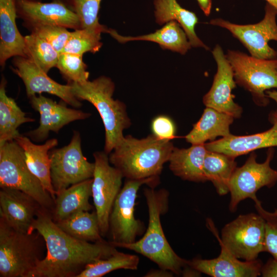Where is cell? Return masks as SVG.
Instances as JSON below:
<instances>
[{
    "mask_svg": "<svg viewBox=\"0 0 277 277\" xmlns=\"http://www.w3.org/2000/svg\"><path fill=\"white\" fill-rule=\"evenodd\" d=\"M34 231L44 238L47 253L27 277H77L88 264L118 251L105 240L90 242L68 234L43 208L38 211L29 232Z\"/></svg>",
    "mask_w": 277,
    "mask_h": 277,
    "instance_id": "cell-1",
    "label": "cell"
},
{
    "mask_svg": "<svg viewBox=\"0 0 277 277\" xmlns=\"http://www.w3.org/2000/svg\"><path fill=\"white\" fill-rule=\"evenodd\" d=\"M144 194L148 209L149 222L142 238L131 243L118 244L115 247L128 249L141 254L155 263L159 268L181 275L188 260L179 256L169 245L161 225V216L168 207V192L162 189L145 188Z\"/></svg>",
    "mask_w": 277,
    "mask_h": 277,
    "instance_id": "cell-2",
    "label": "cell"
},
{
    "mask_svg": "<svg viewBox=\"0 0 277 277\" xmlns=\"http://www.w3.org/2000/svg\"><path fill=\"white\" fill-rule=\"evenodd\" d=\"M173 148L171 141L153 134L141 139L128 135L109 153V160L127 179L157 176L169 161Z\"/></svg>",
    "mask_w": 277,
    "mask_h": 277,
    "instance_id": "cell-3",
    "label": "cell"
},
{
    "mask_svg": "<svg viewBox=\"0 0 277 277\" xmlns=\"http://www.w3.org/2000/svg\"><path fill=\"white\" fill-rule=\"evenodd\" d=\"M68 84L78 100L90 102L98 111L105 128L104 151L109 154L124 137V130L131 124L125 104L112 97L114 83L102 76L92 81Z\"/></svg>",
    "mask_w": 277,
    "mask_h": 277,
    "instance_id": "cell-4",
    "label": "cell"
},
{
    "mask_svg": "<svg viewBox=\"0 0 277 277\" xmlns=\"http://www.w3.org/2000/svg\"><path fill=\"white\" fill-rule=\"evenodd\" d=\"M44 242L37 231H18L0 218V276L27 277L43 259Z\"/></svg>",
    "mask_w": 277,
    "mask_h": 277,
    "instance_id": "cell-5",
    "label": "cell"
},
{
    "mask_svg": "<svg viewBox=\"0 0 277 277\" xmlns=\"http://www.w3.org/2000/svg\"><path fill=\"white\" fill-rule=\"evenodd\" d=\"M0 187L19 190L50 212L54 200L29 169L24 151L15 140L0 144Z\"/></svg>",
    "mask_w": 277,
    "mask_h": 277,
    "instance_id": "cell-6",
    "label": "cell"
},
{
    "mask_svg": "<svg viewBox=\"0 0 277 277\" xmlns=\"http://www.w3.org/2000/svg\"><path fill=\"white\" fill-rule=\"evenodd\" d=\"M160 182L159 176L127 179L113 203L109 219V231L112 245L131 243L144 231V225L134 215L137 191L143 185L154 188Z\"/></svg>",
    "mask_w": 277,
    "mask_h": 277,
    "instance_id": "cell-7",
    "label": "cell"
},
{
    "mask_svg": "<svg viewBox=\"0 0 277 277\" xmlns=\"http://www.w3.org/2000/svg\"><path fill=\"white\" fill-rule=\"evenodd\" d=\"M226 56L236 83L250 92L256 105L266 106L269 100L266 91L277 88V60L260 59L234 50H228Z\"/></svg>",
    "mask_w": 277,
    "mask_h": 277,
    "instance_id": "cell-8",
    "label": "cell"
},
{
    "mask_svg": "<svg viewBox=\"0 0 277 277\" xmlns=\"http://www.w3.org/2000/svg\"><path fill=\"white\" fill-rule=\"evenodd\" d=\"M81 144L80 132L74 130L67 145L50 150V177L56 194L71 185L92 179L94 162L87 161Z\"/></svg>",
    "mask_w": 277,
    "mask_h": 277,
    "instance_id": "cell-9",
    "label": "cell"
},
{
    "mask_svg": "<svg viewBox=\"0 0 277 277\" xmlns=\"http://www.w3.org/2000/svg\"><path fill=\"white\" fill-rule=\"evenodd\" d=\"M265 225L259 213L240 214L224 226L220 239L238 259L254 261L265 251Z\"/></svg>",
    "mask_w": 277,
    "mask_h": 277,
    "instance_id": "cell-10",
    "label": "cell"
},
{
    "mask_svg": "<svg viewBox=\"0 0 277 277\" xmlns=\"http://www.w3.org/2000/svg\"><path fill=\"white\" fill-rule=\"evenodd\" d=\"M273 147L269 148L265 161L256 162V154L252 151L244 164L236 167L230 179L229 209L236 211L239 204L245 199H256V193L263 187L271 188L277 182V170L272 169L270 162L274 155Z\"/></svg>",
    "mask_w": 277,
    "mask_h": 277,
    "instance_id": "cell-11",
    "label": "cell"
},
{
    "mask_svg": "<svg viewBox=\"0 0 277 277\" xmlns=\"http://www.w3.org/2000/svg\"><path fill=\"white\" fill-rule=\"evenodd\" d=\"M94 170L92 197L97 216L101 234L109 231V219L114 201L120 192L124 177L121 172L110 164L109 155L104 151L93 153Z\"/></svg>",
    "mask_w": 277,
    "mask_h": 277,
    "instance_id": "cell-12",
    "label": "cell"
},
{
    "mask_svg": "<svg viewBox=\"0 0 277 277\" xmlns=\"http://www.w3.org/2000/svg\"><path fill=\"white\" fill-rule=\"evenodd\" d=\"M276 10L267 3L264 18L259 23L238 25L222 18H214L210 24L229 30L248 50L252 56L260 59H275L277 52L268 45L270 40L277 41Z\"/></svg>",
    "mask_w": 277,
    "mask_h": 277,
    "instance_id": "cell-13",
    "label": "cell"
},
{
    "mask_svg": "<svg viewBox=\"0 0 277 277\" xmlns=\"http://www.w3.org/2000/svg\"><path fill=\"white\" fill-rule=\"evenodd\" d=\"M206 223L219 241L221 252L217 258L212 259L195 258L188 260L190 267L212 277H256L261 275L263 264L260 260L240 261L223 244L212 220L207 219Z\"/></svg>",
    "mask_w": 277,
    "mask_h": 277,
    "instance_id": "cell-14",
    "label": "cell"
},
{
    "mask_svg": "<svg viewBox=\"0 0 277 277\" xmlns=\"http://www.w3.org/2000/svg\"><path fill=\"white\" fill-rule=\"evenodd\" d=\"M212 53L217 64V71L210 90L203 97V103L206 107L239 118L243 109L234 102L231 93L236 84L232 67L220 46L216 45Z\"/></svg>",
    "mask_w": 277,
    "mask_h": 277,
    "instance_id": "cell-15",
    "label": "cell"
},
{
    "mask_svg": "<svg viewBox=\"0 0 277 277\" xmlns=\"http://www.w3.org/2000/svg\"><path fill=\"white\" fill-rule=\"evenodd\" d=\"M29 99L32 108L39 114V122L36 128L25 135L35 142L45 141L50 131L57 133L66 125L91 116L90 113L68 108L41 94L33 95Z\"/></svg>",
    "mask_w": 277,
    "mask_h": 277,
    "instance_id": "cell-16",
    "label": "cell"
},
{
    "mask_svg": "<svg viewBox=\"0 0 277 277\" xmlns=\"http://www.w3.org/2000/svg\"><path fill=\"white\" fill-rule=\"evenodd\" d=\"M13 71L23 81L26 94L29 98L43 92L60 97L66 103L74 108L82 106L71 90V86L59 84L50 77L33 62L23 56H15L13 60Z\"/></svg>",
    "mask_w": 277,
    "mask_h": 277,
    "instance_id": "cell-17",
    "label": "cell"
},
{
    "mask_svg": "<svg viewBox=\"0 0 277 277\" xmlns=\"http://www.w3.org/2000/svg\"><path fill=\"white\" fill-rule=\"evenodd\" d=\"M17 14L29 27L49 25L74 30L81 29L75 12L61 2L42 3L34 0H15Z\"/></svg>",
    "mask_w": 277,
    "mask_h": 277,
    "instance_id": "cell-18",
    "label": "cell"
},
{
    "mask_svg": "<svg viewBox=\"0 0 277 277\" xmlns=\"http://www.w3.org/2000/svg\"><path fill=\"white\" fill-rule=\"evenodd\" d=\"M41 208L35 199L19 190L1 188L0 218L15 230L29 232Z\"/></svg>",
    "mask_w": 277,
    "mask_h": 277,
    "instance_id": "cell-19",
    "label": "cell"
},
{
    "mask_svg": "<svg viewBox=\"0 0 277 277\" xmlns=\"http://www.w3.org/2000/svg\"><path fill=\"white\" fill-rule=\"evenodd\" d=\"M268 120L272 126L261 133L248 135H234L205 143L208 151L223 153L233 157L247 154L256 149L277 147V111H272Z\"/></svg>",
    "mask_w": 277,
    "mask_h": 277,
    "instance_id": "cell-20",
    "label": "cell"
},
{
    "mask_svg": "<svg viewBox=\"0 0 277 277\" xmlns=\"http://www.w3.org/2000/svg\"><path fill=\"white\" fill-rule=\"evenodd\" d=\"M15 140L24 151L26 164L31 172L39 180L44 189L56 197L50 177L49 151L58 145L56 138L48 140L43 144L33 143L25 135L20 134Z\"/></svg>",
    "mask_w": 277,
    "mask_h": 277,
    "instance_id": "cell-21",
    "label": "cell"
},
{
    "mask_svg": "<svg viewBox=\"0 0 277 277\" xmlns=\"http://www.w3.org/2000/svg\"><path fill=\"white\" fill-rule=\"evenodd\" d=\"M15 0H0V64L3 66L12 56L25 57V37L15 22Z\"/></svg>",
    "mask_w": 277,
    "mask_h": 277,
    "instance_id": "cell-22",
    "label": "cell"
},
{
    "mask_svg": "<svg viewBox=\"0 0 277 277\" xmlns=\"http://www.w3.org/2000/svg\"><path fill=\"white\" fill-rule=\"evenodd\" d=\"M92 179H88L56 193L50 212L53 221L57 223L78 212L91 210L92 206L89 199L92 196Z\"/></svg>",
    "mask_w": 277,
    "mask_h": 277,
    "instance_id": "cell-23",
    "label": "cell"
},
{
    "mask_svg": "<svg viewBox=\"0 0 277 277\" xmlns=\"http://www.w3.org/2000/svg\"><path fill=\"white\" fill-rule=\"evenodd\" d=\"M207 152L205 144L192 145L188 148L174 147L168 161L169 169L183 180L206 182L203 167Z\"/></svg>",
    "mask_w": 277,
    "mask_h": 277,
    "instance_id": "cell-24",
    "label": "cell"
},
{
    "mask_svg": "<svg viewBox=\"0 0 277 277\" xmlns=\"http://www.w3.org/2000/svg\"><path fill=\"white\" fill-rule=\"evenodd\" d=\"M234 119L228 114L206 107L185 138L192 145H196L204 144L207 141H213L218 136H228L231 134L230 126Z\"/></svg>",
    "mask_w": 277,
    "mask_h": 277,
    "instance_id": "cell-25",
    "label": "cell"
},
{
    "mask_svg": "<svg viewBox=\"0 0 277 277\" xmlns=\"http://www.w3.org/2000/svg\"><path fill=\"white\" fill-rule=\"evenodd\" d=\"M107 32L121 43L131 41H146L158 44L164 49L185 54L191 48L187 35L181 25L174 21L167 23L162 28L147 35L138 36H124L112 29Z\"/></svg>",
    "mask_w": 277,
    "mask_h": 277,
    "instance_id": "cell-26",
    "label": "cell"
},
{
    "mask_svg": "<svg viewBox=\"0 0 277 277\" xmlns=\"http://www.w3.org/2000/svg\"><path fill=\"white\" fill-rule=\"evenodd\" d=\"M154 5L157 24L162 25L174 21L185 31L191 47L209 49L195 33L194 28L198 18L194 13L182 7L176 0H154Z\"/></svg>",
    "mask_w": 277,
    "mask_h": 277,
    "instance_id": "cell-27",
    "label": "cell"
},
{
    "mask_svg": "<svg viewBox=\"0 0 277 277\" xmlns=\"http://www.w3.org/2000/svg\"><path fill=\"white\" fill-rule=\"evenodd\" d=\"M6 83L3 77L0 85V144L19 135L17 129L21 125L35 121L27 116L15 100L7 95Z\"/></svg>",
    "mask_w": 277,
    "mask_h": 277,
    "instance_id": "cell-28",
    "label": "cell"
},
{
    "mask_svg": "<svg viewBox=\"0 0 277 277\" xmlns=\"http://www.w3.org/2000/svg\"><path fill=\"white\" fill-rule=\"evenodd\" d=\"M235 159L223 153L207 150L204 172L207 180L212 182L220 195L229 192L230 180L237 167Z\"/></svg>",
    "mask_w": 277,
    "mask_h": 277,
    "instance_id": "cell-29",
    "label": "cell"
},
{
    "mask_svg": "<svg viewBox=\"0 0 277 277\" xmlns=\"http://www.w3.org/2000/svg\"><path fill=\"white\" fill-rule=\"evenodd\" d=\"M55 223L65 232L77 239L90 242L105 240L101 234L95 211H80Z\"/></svg>",
    "mask_w": 277,
    "mask_h": 277,
    "instance_id": "cell-30",
    "label": "cell"
},
{
    "mask_svg": "<svg viewBox=\"0 0 277 277\" xmlns=\"http://www.w3.org/2000/svg\"><path fill=\"white\" fill-rule=\"evenodd\" d=\"M138 264V256L117 251L88 264L77 277H102L120 269L134 270L137 269Z\"/></svg>",
    "mask_w": 277,
    "mask_h": 277,
    "instance_id": "cell-31",
    "label": "cell"
},
{
    "mask_svg": "<svg viewBox=\"0 0 277 277\" xmlns=\"http://www.w3.org/2000/svg\"><path fill=\"white\" fill-rule=\"evenodd\" d=\"M24 37L25 57L47 73L56 67L60 53L50 43L33 33Z\"/></svg>",
    "mask_w": 277,
    "mask_h": 277,
    "instance_id": "cell-32",
    "label": "cell"
},
{
    "mask_svg": "<svg viewBox=\"0 0 277 277\" xmlns=\"http://www.w3.org/2000/svg\"><path fill=\"white\" fill-rule=\"evenodd\" d=\"M107 30L103 25L76 29L71 32L70 37L62 53H71L82 56L88 52L95 53L102 46L101 33L107 32Z\"/></svg>",
    "mask_w": 277,
    "mask_h": 277,
    "instance_id": "cell-33",
    "label": "cell"
},
{
    "mask_svg": "<svg viewBox=\"0 0 277 277\" xmlns=\"http://www.w3.org/2000/svg\"><path fill=\"white\" fill-rule=\"evenodd\" d=\"M56 67L68 82L83 83L88 80L89 73L83 62L82 56L63 52L60 54Z\"/></svg>",
    "mask_w": 277,
    "mask_h": 277,
    "instance_id": "cell-34",
    "label": "cell"
},
{
    "mask_svg": "<svg viewBox=\"0 0 277 277\" xmlns=\"http://www.w3.org/2000/svg\"><path fill=\"white\" fill-rule=\"evenodd\" d=\"M30 27L31 33L48 42L60 54L62 52L71 35V32L66 28L59 26L40 25Z\"/></svg>",
    "mask_w": 277,
    "mask_h": 277,
    "instance_id": "cell-35",
    "label": "cell"
},
{
    "mask_svg": "<svg viewBox=\"0 0 277 277\" xmlns=\"http://www.w3.org/2000/svg\"><path fill=\"white\" fill-rule=\"evenodd\" d=\"M253 201L258 213L263 216L265 221V251L270 253L273 258L277 260V209L273 212H269L263 208L257 197Z\"/></svg>",
    "mask_w": 277,
    "mask_h": 277,
    "instance_id": "cell-36",
    "label": "cell"
},
{
    "mask_svg": "<svg viewBox=\"0 0 277 277\" xmlns=\"http://www.w3.org/2000/svg\"><path fill=\"white\" fill-rule=\"evenodd\" d=\"M78 17L81 28L100 27L98 13L101 0H69Z\"/></svg>",
    "mask_w": 277,
    "mask_h": 277,
    "instance_id": "cell-37",
    "label": "cell"
},
{
    "mask_svg": "<svg viewBox=\"0 0 277 277\" xmlns=\"http://www.w3.org/2000/svg\"><path fill=\"white\" fill-rule=\"evenodd\" d=\"M151 129L152 134L159 139L171 141L176 137L175 124L167 115H160L155 117L152 120Z\"/></svg>",
    "mask_w": 277,
    "mask_h": 277,
    "instance_id": "cell-38",
    "label": "cell"
},
{
    "mask_svg": "<svg viewBox=\"0 0 277 277\" xmlns=\"http://www.w3.org/2000/svg\"><path fill=\"white\" fill-rule=\"evenodd\" d=\"M261 275L263 277H277V260L270 258L262 265Z\"/></svg>",
    "mask_w": 277,
    "mask_h": 277,
    "instance_id": "cell-39",
    "label": "cell"
},
{
    "mask_svg": "<svg viewBox=\"0 0 277 277\" xmlns=\"http://www.w3.org/2000/svg\"><path fill=\"white\" fill-rule=\"evenodd\" d=\"M174 274L168 270L159 268V269H151L144 276L146 277H171Z\"/></svg>",
    "mask_w": 277,
    "mask_h": 277,
    "instance_id": "cell-40",
    "label": "cell"
},
{
    "mask_svg": "<svg viewBox=\"0 0 277 277\" xmlns=\"http://www.w3.org/2000/svg\"><path fill=\"white\" fill-rule=\"evenodd\" d=\"M199 5L203 11L204 13L206 15H209L211 7H212V1L211 0H196Z\"/></svg>",
    "mask_w": 277,
    "mask_h": 277,
    "instance_id": "cell-41",
    "label": "cell"
},
{
    "mask_svg": "<svg viewBox=\"0 0 277 277\" xmlns=\"http://www.w3.org/2000/svg\"><path fill=\"white\" fill-rule=\"evenodd\" d=\"M265 93H266V95H267V96L269 98H270L272 99L273 100H274L276 102V105H277V91H276V90H272V91L267 90ZM276 111H277V109H276Z\"/></svg>",
    "mask_w": 277,
    "mask_h": 277,
    "instance_id": "cell-42",
    "label": "cell"
},
{
    "mask_svg": "<svg viewBox=\"0 0 277 277\" xmlns=\"http://www.w3.org/2000/svg\"><path fill=\"white\" fill-rule=\"evenodd\" d=\"M267 3L273 6L277 11V0H266Z\"/></svg>",
    "mask_w": 277,
    "mask_h": 277,
    "instance_id": "cell-43",
    "label": "cell"
},
{
    "mask_svg": "<svg viewBox=\"0 0 277 277\" xmlns=\"http://www.w3.org/2000/svg\"><path fill=\"white\" fill-rule=\"evenodd\" d=\"M276 69H277V67H276Z\"/></svg>",
    "mask_w": 277,
    "mask_h": 277,
    "instance_id": "cell-44",
    "label": "cell"
}]
</instances>
